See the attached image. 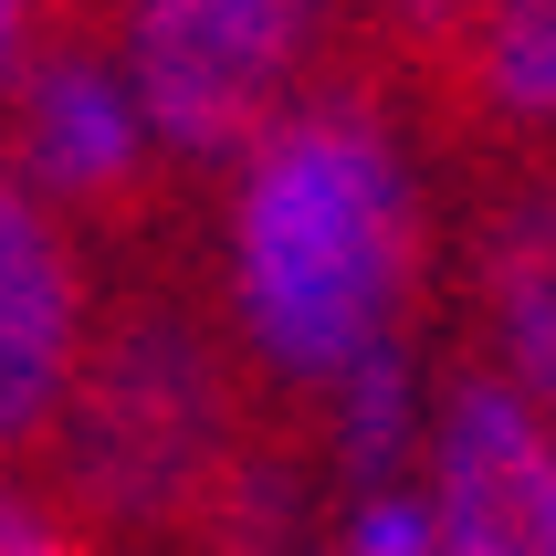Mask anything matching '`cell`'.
<instances>
[{
    "instance_id": "9c48e42d",
    "label": "cell",
    "mask_w": 556,
    "mask_h": 556,
    "mask_svg": "<svg viewBox=\"0 0 556 556\" xmlns=\"http://www.w3.org/2000/svg\"><path fill=\"white\" fill-rule=\"evenodd\" d=\"M0 556H85V526H74L53 494L0 483Z\"/></svg>"
},
{
    "instance_id": "30bf717a",
    "label": "cell",
    "mask_w": 556,
    "mask_h": 556,
    "mask_svg": "<svg viewBox=\"0 0 556 556\" xmlns=\"http://www.w3.org/2000/svg\"><path fill=\"white\" fill-rule=\"evenodd\" d=\"M63 22H85V0H0V94H11V74H22Z\"/></svg>"
},
{
    "instance_id": "7a4b0ae2",
    "label": "cell",
    "mask_w": 556,
    "mask_h": 556,
    "mask_svg": "<svg viewBox=\"0 0 556 556\" xmlns=\"http://www.w3.org/2000/svg\"><path fill=\"white\" fill-rule=\"evenodd\" d=\"M274 452L252 378L179 274H137L85 337L53 420V504L94 535L168 556H274Z\"/></svg>"
},
{
    "instance_id": "6da1fadb",
    "label": "cell",
    "mask_w": 556,
    "mask_h": 556,
    "mask_svg": "<svg viewBox=\"0 0 556 556\" xmlns=\"http://www.w3.org/2000/svg\"><path fill=\"white\" fill-rule=\"evenodd\" d=\"M431 274V200L409 116L368 63L283 105L220 200V326L252 389L326 409L378 357H409Z\"/></svg>"
},
{
    "instance_id": "ba28073f",
    "label": "cell",
    "mask_w": 556,
    "mask_h": 556,
    "mask_svg": "<svg viewBox=\"0 0 556 556\" xmlns=\"http://www.w3.org/2000/svg\"><path fill=\"white\" fill-rule=\"evenodd\" d=\"M326 556H441L431 494H420V483H400V472H378V483H346Z\"/></svg>"
},
{
    "instance_id": "52a82bcc",
    "label": "cell",
    "mask_w": 556,
    "mask_h": 556,
    "mask_svg": "<svg viewBox=\"0 0 556 556\" xmlns=\"http://www.w3.org/2000/svg\"><path fill=\"white\" fill-rule=\"evenodd\" d=\"M409 42L431 53L441 105L472 137L515 157L556 148V0H409Z\"/></svg>"
},
{
    "instance_id": "5b68a950",
    "label": "cell",
    "mask_w": 556,
    "mask_h": 556,
    "mask_svg": "<svg viewBox=\"0 0 556 556\" xmlns=\"http://www.w3.org/2000/svg\"><path fill=\"white\" fill-rule=\"evenodd\" d=\"M94 337V274L74 220L0 157V463L42 452L63 420V389Z\"/></svg>"
},
{
    "instance_id": "8fae6325",
    "label": "cell",
    "mask_w": 556,
    "mask_h": 556,
    "mask_svg": "<svg viewBox=\"0 0 556 556\" xmlns=\"http://www.w3.org/2000/svg\"><path fill=\"white\" fill-rule=\"evenodd\" d=\"M535 556H556V452H546V504H535Z\"/></svg>"
},
{
    "instance_id": "277c9868",
    "label": "cell",
    "mask_w": 556,
    "mask_h": 556,
    "mask_svg": "<svg viewBox=\"0 0 556 556\" xmlns=\"http://www.w3.org/2000/svg\"><path fill=\"white\" fill-rule=\"evenodd\" d=\"M11 168H22L63 220H105V231H137L168 189V157H157L137 94H126L116 53L94 42L85 22H63L42 53L11 74Z\"/></svg>"
},
{
    "instance_id": "8992f818",
    "label": "cell",
    "mask_w": 556,
    "mask_h": 556,
    "mask_svg": "<svg viewBox=\"0 0 556 556\" xmlns=\"http://www.w3.org/2000/svg\"><path fill=\"white\" fill-rule=\"evenodd\" d=\"M472 368L556 420V148L515 157L463 220Z\"/></svg>"
},
{
    "instance_id": "3957f363",
    "label": "cell",
    "mask_w": 556,
    "mask_h": 556,
    "mask_svg": "<svg viewBox=\"0 0 556 556\" xmlns=\"http://www.w3.org/2000/svg\"><path fill=\"white\" fill-rule=\"evenodd\" d=\"M168 168L242 157L283 105L346 74V0H85Z\"/></svg>"
}]
</instances>
